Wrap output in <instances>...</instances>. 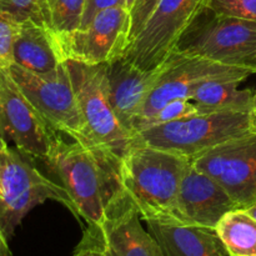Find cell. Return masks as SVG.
Instances as JSON below:
<instances>
[{"mask_svg": "<svg viewBox=\"0 0 256 256\" xmlns=\"http://www.w3.org/2000/svg\"><path fill=\"white\" fill-rule=\"evenodd\" d=\"M44 162L69 194L78 219L92 226L102 224L106 205L122 189V160L54 134Z\"/></svg>", "mask_w": 256, "mask_h": 256, "instance_id": "1", "label": "cell"}, {"mask_svg": "<svg viewBox=\"0 0 256 256\" xmlns=\"http://www.w3.org/2000/svg\"><path fill=\"white\" fill-rule=\"evenodd\" d=\"M192 160L149 145L134 142L122 160V185L142 220L178 222L180 182Z\"/></svg>", "mask_w": 256, "mask_h": 256, "instance_id": "2", "label": "cell"}, {"mask_svg": "<svg viewBox=\"0 0 256 256\" xmlns=\"http://www.w3.org/2000/svg\"><path fill=\"white\" fill-rule=\"evenodd\" d=\"M32 160L6 142L0 146V232L8 242L28 212L46 200L60 202L76 216L66 190L45 178Z\"/></svg>", "mask_w": 256, "mask_h": 256, "instance_id": "3", "label": "cell"}, {"mask_svg": "<svg viewBox=\"0 0 256 256\" xmlns=\"http://www.w3.org/2000/svg\"><path fill=\"white\" fill-rule=\"evenodd\" d=\"M172 52L256 72V22L216 14L202 4Z\"/></svg>", "mask_w": 256, "mask_h": 256, "instance_id": "4", "label": "cell"}, {"mask_svg": "<svg viewBox=\"0 0 256 256\" xmlns=\"http://www.w3.org/2000/svg\"><path fill=\"white\" fill-rule=\"evenodd\" d=\"M250 132L252 130L249 112H219L195 114L148 128L135 135L134 142L192 160L216 145Z\"/></svg>", "mask_w": 256, "mask_h": 256, "instance_id": "5", "label": "cell"}, {"mask_svg": "<svg viewBox=\"0 0 256 256\" xmlns=\"http://www.w3.org/2000/svg\"><path fill=\"white\" fill-rule=\"evenodd\" d=\"M80 114L88 134L106 152L122 160L134 145V138L115 115L109 96L106 64H85L65 60Z\"/></svg>", "mask_w": 256, "mask_h": 256, "instance_id": "6", "label": "cell"}, {"mask_svg": "<svg viewBox=\"0 0 256 256\" xmlns=\"http://www.w3.org/2000/svg\"><path fill=\"white\" fill-rule=\"evenodd\" d=\"M9 72L50 129L68 135L90 150L106 152L88 134L65 62L55 78L39 76L15 62Z\"/></svg>", "mask_w": 256, "mask_h": 256, "instance_id": "7", "label": "cell"}, {"mask_svg": "<svg viewBox=\"0 0 256 256\" xmlns=\"http://www.w3.org/2000/svg\"><path fill=\"white\" fill-rule=\"evenodd\" d=\"M255 72L250 68L220 64L202 58L172 52L160 65L156 82L150 90L142 112L135 119L134 126L152 116L169 102L178 99L190 100L194 90L202 82L209 80L242 82Z\"/></svg>", "mask_w": 256, "mask_h": 256, "instance_id": "8", "label": "cell"}, {"mask_svg": "<svg viewBox=\"0 0 256 256\" xmlns=\"http://www.w3.org/2000/svg\"><path fill=\"white\" fill-rule=\"evenodd\" d=\"M200 172L219 182L239 209L256 202V132L216 145L192 160Z\"/></svg>", "mask_w": 256, "mask_h": 256, "instance_id": "9", "label": "cell"}, {"mask_svg": "<svg viewBox=\"0 0 256 256\" xmlns=\"http://www.w3.org/2000/svg\"><path fill=\"white\" fill-rule=\"evenodd\" d=\"M202 4L204 0H160L122 56L140 69H158L174 50L182 32Z\"/></svg>", "mask_w": 256, "mask_h": 256, "instance_id": "10", "label": "cell"}, {"mask_svg": "<svg viewBox=\"0 0 256 256\" xmlns=\"http://www.w3.org/2000/svg\"><path fill=\"white\" fill-rule=\"evenodd\" d=\"M132 18L124 6L100 10L86 28L56 36L65 60L85 64H108L126 52Z\"/></svg>", "mask_w": 256, "mask_h": 256, "instance_id": "11", "label": "cell"}, {"mask_svg": "<svg viewBox=\"0 0 256 256\" xmlns=\"http://www.w3.org/2000/svg\"><path fill=\"white\" fill-rule=\"evenodd\" d=\"M55 132L38 112L9 69L0 68V138L32 159L46 158Z\"/></svg>", "mask_w": 256, "mask_h": 256, "instance_id": "12", "label": "cell"}, {"mask_svg": "<svg viewBox=\"0 0 256 256\" xmlns=\"http://www.w3.org/2000/svg\"><path fill=\"white\" fill-rule=\"evenodd\" d=\"M96 230L105 256H162L149 230L142 228V215L124 189L106 205Z\"/></svg>", "mask_w": 256, "mask_h": 256, "instance_id": "13", "label": "cell"}, {"mask_svg": "<svg viewBox=\"0 0 256 256\" xmlns=\"http://www.w3.org/2000/svg\"><path fill=\"white\" fill-rule=\"evenodd\" d=\"M239 209L224 188L194 165H188L178 194V222L215 229L226 212Z\"/></svg>", "mask_w": 256, "mask_h": 256, "instance_id": "14", "label": "cell"}, {"mask_svg": "<svg viewBox=\"0 0 256 256\" xmlns=\"http://www.w3.org/2000/svg\"><path fill=\"white\" fill-rule=\"evenodd\" d=\"M159 68L155 70L140 69L124 56L106 64L109 96L112 109L120 124L132 138L134 122L156 82Z\"/></svg>", "mask_w": 256, "mask_h": 256, "instance_id": "15", "label": "cell"}, {"mask_svg": "<svg viewBox=\"0 0 256 256\" xmlns=\"http://www.w3.org/2000/svg\"><path fill=\"white\" fill-rule=\"evenodd\" d=\"M162 256H224L214 229L172 220H144Z\"/></svg>", "mask_w": 256, "mask_h": 256, "instance_id": "16", "label": "cell"}, {"mask_svg": "<svg viewBox=\"0 0 256 256\" xmlns=\"http://www.w3.org/2000/svg\"><path fill=\"white\" fill-rule=\"evenodd\" d=\"M14 62L42 78H55L65 59L56 36L46 26L32 20L20 22L14 45Z\"/></svg>", "mask_w": 256, "mask_h": 256, "instance_id": "17", "label": "cell"}, {"mask_svg": "<svg viewBox=\"0 0 256 256\" xmlns=\"http://www.w3.org/2000/svg\"><path fill=\"white\" fill-rule=\"evenodd\" d=\"M240 82L225 80H209L196 86L192 100L200 114L219 112H249L252 106L254 92L249 89L240 90Z\"/></svg>", "mask_w": 256, "mask_h": 256, "instance_id": "18", "label": "cell"}, {"mask_svg": "<svg viewBox=\"0 0 256 256\" xmlns=\"http://www.w3.org/2000/svg\"><path fill=\"white\" fill-rule=\"evenodd\" d=\"M214 230L229 256H256V219L245 209L226 212Z\"/></svg>", "mask_w": 256, "mask_h": 256, "instance_id": "19", "label": "cell"}, {"mask_svg": "<svg viewBox=\"0 0 256 256\" xmlns=\"http://www.w3.org/2000/svg\"><path fill=\"white\" fill-rule=\"evenodd\" d=\"M86 0H42V24L55 36L69 34L82 26Z\"/></svg>", "mask_w": 256, "mask_h": 256, "instance_id": "20", "label": "cell"}, {"mask_svg": "<svg viewBox=\"0 0 256 256\" xmlns=\"http://www.w3.org/2000/svg\"><path fill=\"white\" fill-rule=\"evenodd\" d=\"M200 114L196 105L189 99H178L169 102L164 106L160 108L155 114L148 119L139 122L134 126V136L142 130L148 128L156 126V125L166 124V122H175V120L182 119V118L192 116V115Z\"/></svg>", "mask_w": 256, "mask_h": 256, "instance_id": "21", "label": "cell"}, {"mask_svg": "<svg viewBox=\"0 0 256 256\" xmlns=\"http://www.w3.org/2000/svg\"><path fill=\"white\" fill-rule=\"evenodd\" d=\"M19 29L20 22L0 12V68L9 69L14 64V45Z\"/></svg>", "mask_w": 256, "mask_h": 256, "instance_id": "22", "label": "cell"}, {"mask_svg": "<svg viewBox=\"0 0 256 256\" xmlns=\"http://www.w3.org/2000/svg\"><path fill=\"white\" fill-rule=\"evenodd\" d=\"M204 5L216 14L256 22V0H204Z\"/></svg>", "mask_w": 256, "mask_h": 256, "instance_id": "23", "label": "cell"}, {"mask_svg": "<svg viewBox=\"0 0 256 256\" xmlns=\"http://www.w3.org/2000/svg\"><path fill=\"white\" fill-rule=\"evenodd\" d=\"M0 12L10 15L18 22L32 20L42 24V0H0Z\"/></svg>", "mask_w": 256, "mask_h": 256, "instance_id": "24", "label": "cell"}, {"mask_svg": "<svg viewBox=\"0 0 256 256\" xmlns=\"http://www.w3.org/2000/svg\"><path fill=\"white\" fill-rule=\"evenodd\" d=\"M160 0H135L134 5L130 9V18H132V28H130L129 39L130 42L138 36L144 25L152 16L154 10L159 5ZM129 42V44H130Z\"/></svg>", "mask_w": 256, "mask_h": 256, "instance_id": "25", "label": "cell"}, {"mask_svg": "<svg viewBox=\"0 0 256 256\" xmlns=\"http://www.w3.org/2000/svg\"><path fill=\"white\" fill-rule=\"evenodd\" d=\"M74 256H105L100 244L96 226L88 225L82 240L75 248Z\"/></svg>", "mask_w": 256, "mask_h": 256, "instance_id": "26", "label": "cell"}, {"mask_svg": "<svg viewBox=\"0 0 256 256\" xmlns=\"http://www.w3.org/2000/svg\"><path fill=\"white\" fill-rule=\"evenodd\" d=\"M115 5H120V0H86L84 18H82V26L79 29L86 28L89 25V22H92V18L95 16V14H98L100 10L106 9V8L110 6H115Z\"/></svg>", "mask_w": 256, "mask_h": 256, "instance_id": "27", "label": "cell"}, {"mask_svg": "<svg viewBox=\"0 0 256 256\" xmlns=\"http://www.w3.org/2000/svg\"><path fill=\"white\" fill-rule=\"evenodd\" d=\"M8 240L5 239L2 232H0V256H12V252L9 249Z\"/></svg>", "mask_w": 256, "mask_h": 256, "instance_id": "28", "label": "cell"}, {"mask_svg": "<svg viewBox=\"0 0 256 256\" xmlns=\"http://www.w3.org/2000/svg\"><path fill=\"white\" fill-rule=\"evenodd\" d=\"M250 122H252V130L256 132V92L252 98V106L250 110Z\"/></svg>", "mask_w": 256, "mask_h": 256, "instance_id": "29", "label": "cell"}, {"mask_svg": "<svg viewBox=\"0 0 256 256\" xmlns=\"http://www.w3.org/2000/svg\"><path fill=\"white\" fill-rule=\"evenodd\" d=\"M245 210H246V212H249V214H252V216H254L255 219H256V202H255V204H252V206L248 208V209H245Z\"/></svg>", "mask_w": 256, "mask_h": 256, "instance_id": "30", "label": "cell"}, {"mask_svg": "<svg viewBox=\"0 0 256 256\" xmlns=\"http://www.w3.org/2000/svg\"><path fill=\"white\" fill-rule=\"evenodd\" d=\"M134 2H135V0H125V8H126V9L130 12V9L132 8Z\"/></svg>", "mask_w": 256, "mask_h": 256, "instance_id": "31", "label": "cell"}, {"mask_svg": "<svg viewBox=\"0 0 256 256\" xmlns=\"http://www.w3.org/2000/svg\"><path fill=\"white\" fill-rule=\"evenodd\" d=\"M5 142V140H2V138H0V146H2V142Z\"/></svg>", "mask_w": 256, "mask_h": 256, "instance_id": "32", "label": "cell"}, {"mask_svg": "<svg viewBox=\"0 0 256 256\" xmlns=\"http://www.w3.org/2000/svg\"><path fill=\"white\" fill-rule=\"evenodd\" d=\"M224 256H229V254H228V252H225V255Z\"/></svg>", "mask_w": 256, "mask_h": 256, "instance_id": "33", "label": "cell"}]
</instances>
